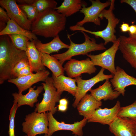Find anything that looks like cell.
Segmentation results:
<instances>
[{"instance_id":"cell-1","label":"cell","mask_w":136,"mask_h":136,"mask_svg":"<svg viewBox=\"0 0 136 136\" xmlns=\"http://www.w3.org/2000/svg\"><path fill=\"white\" fill-rule=\"evenodd\" d=\"M66 17L54 9L39 13L31 24V30L36 35L45 38H54L64 30Z\"/></svg>"},{"instance_id":"cell-2","label":"cell","mask_w":136,"mask_h":136,"mask_svg":"<svg viewBox=\"0 0 136 136\" xmlns=\"http://www.w3.org/2000/svg\"><path fill=\"white\" fill-rule=\"evenodd\" d=\"M26 52L18 50L8 35L0 37V84L12 78V70L21 59L27 57Z\"/></svg>"},{"instance_id":"cell-3","label":"cell","mask_w":136,"mask_h":136,"mask_svg":"<svg viewBox=\"0 0 136 136\" xmlns=\"http://www.w3.org/2000/svg\"><path fill=\"white\" fill-rule=\"evenodd\" d=\"M111 4L108 10L104 9L100 14L99 17L101 19L105 18L108 20V23L106 28L100 31H92L85 29L83 26L77 25L70 27V30L73 31L78 30L89 33L95 36L96 38L100 37L104 41L105 45L110 42L114 43L117 39L115 34V28L119 23L120 20L116 18L113 13L115 9V0H111Z\"/></svg>"},{"instance_id":"cell-4","label":"cell","mask_w":136,"mask_h":136,"mask_svg":"<svg viewBox=\"0 0 136 136\" xmlns=\"http://www.w3.org/2000/svg\"><path fill=\"white\" fill-rule=\"evenodd\" d=\"M80 31L84 36V42L80 44H76L71 40L70 35L67 34V38L70 42L68 50L62 53L51 55L58 59L62 65L65 61L70 60L73 56L80 55H86L92 51L104 50L106 49L104 43L97 44L94 38H90L85 32Z\"/></svg>"},{"instance_id":"cell-5","label":"cell","mask_w":136,"mask_h":136,"mask_svg":"<svg viewBox=\"0 0 136 136\" xmlns=\"http://www.w3.org/2000/svg\"><path fill=\"white\" fill-rule=\"evenodd\" d=\"M22 124V131L29 136L48 134L49 122L47 113L34 111L26 116Z\"/></svg>"},{"instance_id":"cell-6","label":"cell","mask_w":136,"mask_h":136,"mask_svg":"<svg viewBox=\"0 0 136 136\" xmlns=\"http://www.w3.org/2000/svg\"><path fill=\"white\" fill-rule=\"evenodd\" d=\"M44 82L42 83L45 91L43 97L41 102L36 104L35 111L41 113L49 111L53 115L57 111L55 105L59 102L61 95L53 85L52 77H48Z\"/></svg>"},{"instance_id":"cell-7","label":"cell","mask_w":136,"mask_h":136,"mask_svg":"<svg viewBox=\"0 0 136 136\" xmlns=\"http://www.w3.org/2000/svg\"><path fill=\"white\" fill-rule=\"evenodd\" d=\"M120 44L119 37L113 43L112 46L104 52L97 55L87 54L95 66H100L109 71L113 76L115 72V60L116 53Z\"/></svg>"},{"instance_id":"cell-8","label":"cell","mask_w":136,"mask_h":136,"mask_svg":"<svg viewBox=\"0 0 136 136\" xmlns=\"http://www.w3.org/2000/svg\"><path fill=\"white\" fill-rule=\"evenodd\" d=\"M105 69L101 68L99 73L95 76L88 80L82 79L80 76L75 78L77 84V88L75 96V100L72 105L75 108L77 107L81 99L91 89L95 84L105 80L112 78V75H106L104 72Z\"/></svg>"},{"instance_id":"cell-9","label":"cell","mask_w":136,"mask_h":136,"mask_svg":"<svg viewBox=\"0 0 136 136\" xmlns=\"http://www.w3.org/2000/svg\"><path fill=\"white\" fill-rule=\"evenodd\" d=\"M91 5L86 7V4L83 5L80 12L84 14V16L82 20L77 22L76 25L80 26L88 22H92L97 25H101V19L99 15L102 11L105 8L110 6V0L102 3L99 0H90Z\"/></svg>"},{"instance_id":"cell-10","label":"cell","mask_w":136,"mask_h":136,"mask_svg":"<svg viewBox=\"0 0 136 136\" xmlns=\"http://www.w3.org/2000/svg\"><path fill=\"white\" fill-rule=\"evenodd\" d=\"M0 5L5 9L10 18L24 29L31 30L32 22L20 9L15 0H0Z\"/></svg>"},{"instance_id":"cell-11","label":"cell","mask_w":136,"mask_h":136,"mask_svg":"<svg viewBox=\"0 0 136 136\" xmlns=\"http://www.w3.org/2000/svg\"><path fill=\"white\" fill-rule=\"evenodd\" d=\"M47 113L49 122L48 135L49 136H51L55 132L61 130L71 131L75 135L83 136V128L87 122V119L85 118L80 121L75 122L73 124H68L63 122L58 121L54 118L51 112L48 111Z\"/></svg>"},{"instance_id":"cell-12","label":"cell","mask_w":136,"mask_h":136,"mask_svg":"<svg viewBox=\"0 0 136 136\" xmlns=\"http://www.w3.org/2000/svg\"><path fill=\"white\" fill-rule=\"evenodd\" d=\"M64 68L67 75L71 78L80 76L84 73L90 75L97 70L89 58L81 60L72 58L65 64Z\"/></svg>"},{"instance_id":"cell-13","label":"cell","mask_w":136,"mask_h":136,"mask_svg":"<svg viewBox=\"0 0 136 136\" xmlns=\"http://www.w3.org/2000/svg\"><path fill=\"white\" fill-rule=\"evenodd\" d=\"M109 126L115 136H136V123L128 118L117 116Z\"/></svg>"},{"instance_id":"cell-14","label":"cell","mask_w":136,"mask_h":136,"mask_svg":"<svg viewBox=\"0 0 136 136\" xmlns=\"http://www.w3.org/2000/svg\"><path fill=\"white\" fill-rule=\"evenodd\" d=\"M49 74V72L46 70L24 77L12 78L8 81L16 86L18 90V93H22L33 84L40 81L45 82Z\"/></svg>"},{"instance_id":"cell-15","label":"cell","mask_w":136,"mask_h":136,"mask_svg":"<svg viewBox=\"0 0 136 136\" xmlns=\"http://www.w3.org/2000/svg\"><path fill=\"white\" fill-rule=\"evenodd\" d=\"M121 107L120 102L118 100L111 108L102 109L99 108L95 110L87 122H97L109 125L117 116Z\"/></svg>"},{"instance_id":"cell-16","label":"cell","mask_w":136,"mask_h":136,"mask_svg":"<svg viewBox=\"0 0 136 136\" xmlns=\"http://www.w3.org/2000/svg\"><path fill=\"white\" fill-rule=\"evenodd\" d=\"M110 81L114 90L124 96L125 88L131 85H136V78L128 74L122 68L118 66L116 67V71Z\"/></svg>"},{"instance_id":"cell-17","label":"cell","mask_w":136,"mask_h":136,"mask_svg":"<svg viewBox=\"0 0 136 136\" xmlns=\"http://www.w3.org/2000/svg\"><path fill=\"white\" fill-rule=\"evenodd\" d=\"M119 49L124 58L136 70V40L130 37L120 35Z\"/></svg>"},{"instance_id":"cell-18","label":"cell","mask_w":136,"mask_h":136,"mask_svg":"<svg viewBox=\"0 0 136 136\" xmlns=\"http://www.w3.org/2000/svg\"><path fill=\"white\" fill-rule=\"evenodd\" d=\"M102 105L101 101L96 100L90 94H86L81 99L77 107L80 115L89 119L95 110Z\"/></svg>"},{"instance_id":"cell-19","label":"cell","mask_w":136,"mask_h":136,"mask_svg":"<svg viewBox=\"0 0 136 136\" xmlns=\"http://www.w3.org/2000/svg\"><path fill=\"white\" fill-rule=\"evenodd\" d=\"M27 45L26 52L32 72L46 70L41 61L40 52L36 48L33 40L31 41L28 40Z\"/></svg>"},{"instance_id":"cell-20","label":"cell","mask_w":136,"mask_h":136,"mask_svg":"<svg viewBox=\"0 0 136 136\" xmlns=\"http://www.w3.org/2000/svg\"><path fill=\"white\" fill-rule=\"evenodd\" d=\"M90 94L96 100L100 101L102 99L105 101L113 100L117 98L120 94L113 90L111 83L109 79L106 80L101 85L94 89H91Z\"/></svg>"},{"instance_id":"cell-21","label":"cell","mask_w":136,"mask_h":136,"mask_svg":"<svg viewBox=\"0 0 136 136\" xmlns=\"http://www.w3.org/2000/svg\"><path fill=\"white\" fill-rule=\"evenodd\" d=\"M53 85L58 93L61 95L63 92H67L73 96L76 94L77 87L75 79L61 75L56 77L52 75Z\"/></svg>"},{"instance_id":"cell-22","label":"cell","mask_w":136,"mask_h":136,"mask_svg":"<svg viewBox=\"0 0 136 136\" xmlns=\"http://www.w3.org/2000/svg\"><path fill=\"white\" fill-rule=\"evenodd\" d=\"M35 87H30L28 93L25 95L16 93H13L14 101L16 102L18 107L25 105H28L31 107H33L34 104L38 100V97L39 94L44 89L42 85L38 86L36 89H34Z\"/></svg>"},{"instance_id":"cell-23","label":"cell","mask_w":136,"mask_h":136,"mask_svg":"<svg viewBox=\"0 0 136 136\" xmlns=\"http://www.w3.org/2000/svg\"><path fill=\"white\" fill-rule=\"evenodd\" d=\"M35 46L39 51L41 53L50 54L54 52H57L63 48H69L70 45L63 42L58 35L54 38L50 42L43 43L38 39L33 40Z\"/></svg>"},{"instance_id":"cell-24","label":"cell","mask_w":136,"mask_h":136,"mask_svg":"<svg viewBox=\"0 0 136 136\" xmlns=\"http://www.w3.org/2000/svg\"><path fill=\"white\" fill-rule=\"evenodd\" d=\"M86 4L81 0H64L60 6L54 9L67 17L80 11L83 5Z\"/></svg>"},{"instance_id":"cell-25","label":"cell","mask_w":136,"mask_h":136,"mask_svg":"<svg viewBox=\"0 0 136 136\" xmlns=\"http://www.w3.org/2000/svg\"><path fill=\"white\" fill-rule=\"evenodd\" d=\"M12 34L24 36L31 41L38 39L36 35L31 31L24 29L10 18L6 28L0 32V36Z\"/></svg>"},{"instance_id":"cell-26","label":"cell","mask_w":136,"mask_h":136,"mask_svg":"<svg viewBox=\"0 0 136 136\" xmlns=\"http://www.w3.org/2000/svg\"><path fill=\"white\" fill-rule=\"evenodd\" d=\"M40 53L43 64L51 71L52 75L56 77L64 75V68L58 59L49 54Z\"/></svg>"},{"instance_id":"cell-27","label":"cell","mask_w":136,"mask_h":136,"mask_svg":"<svg viewBox=\"0 0 136 136\" xmlns=\"http://www.w3.org/2000/svg\"><path fill=\"white\" fill-rule=\"evenodd\" d=\"M117 116L128 118L136 123V100L131 105L121 107Z\"/></svg>"},{"instance_id":"cell-28","label":"cell","mask_w":136,"mask_h":136,"mask_svg":"<svg viewBox=\"0 0 136 136\" xmlns=\"http://www.w3.org/2000/svg\"><path fill=\"white\" fill-rule=\"evenodd\" d=\"M8 36L16 48L19 50L26 51L27 41L29 40L28 38L24 35L16 34H10Z\"/></svg>"},{"instance_id":"cell-29","label":"cell","mask_w":136,"mask_h":136,"mask_svg":"<svg viewBox=\"0 0 136 136\" xmlns=\"http://www.w3.org/2000/svg\"><path fill=\"white\" fill-rule=\"evenodd\" d=\"M57 4V2L54 0H35L32 5L39 13L48 9H54Z\"/></svg>"},{"instance_id":"cell-30","label":"cell","mask_w":136,"mask_h":136,"mask_svg":"<svg viewBox=\"0 0 136 136\" xmlns=\"http://www.w3.org/2000/svg\"><path fill=\"white\" fill-rule=\"evenodd\" d=\"M19 6L25 13L28 19L32 22L36 18L39 13L33 5H19Z\"/></svg>"},{"instance_id":"cell-31","label":"cell","mask_w":136,"mask_h":136,"mask_svg":"<svg viewBox=\"0 0 136 136\" xmlns=\"http://www.w3.org/2000/svg\"><path fill=\"white\" fill-rule=\"evenodd\" d=\"M14 103L10 110L9 116V124L8 133L9 136H15L14 133V119L17 110L18 108L16 102Z\"/></svg>"},{"instance_id":"cell-32","label":"cell","mask_w":136,"mask_h":136,"mask_svg":"<svg viewBox=\"0 0 136 136\" xmlns=\"http://www.w3.org/2000/svg\"><path fill=\"white\" fill-rule=\"evenodd\" d=\"M28 66H29V63L27 57L21 60L15 65L12 70L11 75L12 78L17 72Z\"/></svg>"},{"instance_id":"cell-33","label":"cell","mask_w":136,"mask_h":136,"mask_svg":"<svg viewBox=\"0 0 136 136\" xmlns=\"http://www.w3.org/2000/svg\"><path fill=\"white\" fill-rule=\"evenodd\" d=\"M33 73L31 71L29 66H28L17 72L13 77L15 78L20 77H24Z\"/></svg>"},{"instance_id":"cell-34","label":"cell","mask_w":136,"mask_h":136,"mask_svg":"<svg viewBox=\"0 0 136 136\" xmlns=\"http://www.w3.org/2000/svg\"><path fill=\"white\" fill-rule=\"evenodd\" d=\"M10 18L7 12L2 7H0V21L7 23Z\"/></svg>"},{"instance_id":"cell-35","label":"cell","mask_w":136,"mask_h":136,"mask_svg":"<svg viewBox=\"0 0 136 136\" xmlns=\"http://www.w3.org/2000/svg\"><path fill=\"white\" fill-rule=\"evenodd\" d=\"M121 3H125L130 5L134 10L136 14V0H121Z\"/></svg>"},{"instance_id":"cell-36","label":"cell","mask_w":136,"mask_h":136,"mask_svg":"<svg viewBox=\"0 0 136 136\" xmlns=\"http://www.w3.org/2000/svg\"><path fill=\"white\" fill-rule=\"evenodd\" d=\"M129 26L128 24L123 22L120 25V28L121 32H126L128 31Z\"/></svg>"},{"instance_id":"cell-37","label":"cell","mask_w":136,"mask_h":136,"mask_svg":"<svg viewBox=\"0 0 136 136\" xmlns=\"http://www.w3.org/2000/svg\"><path fill=\"white\" fill-rule=\"evenodd\" d=\"M35 0H16V2L20 4V5H32Z\"/></svg>"},{"instance_id":"cell-38","label":"cell","mask_w":136,"mask_h":136,"mask_svg":"<svg viewBox=\"0 0 136 136\" xmlns=\"http://www.w3.org/2000/svg\"><path fill=\"white\" fill-rule=\"evenodd\" d=\"M129 36H132L136 33V25L132 24L129 26Z\"/></svg>"},{"instance_id":"cell-39","label":"cell","mask_w":136,"mask_h":136,"mask_svg":"<svg viewBox=\"0 0 136 136\" xmlns=\"http://www.w3.org/2000/svg\"><path fill=\"white\" fill-rule=\"evenodd\" d=\"M67 108V106L59 104L58 106V110L59 111L64 112L66 111Z\"/></svg>"},{"instance_id":"cell-40","label":"cell","mask_w":136,"mask_h":136,"mask_svg":"<svg viewBox=\"0 0 136 136\" xmlns=\"http://www.w3.org/2000/svg\"><path fill=\"white\" fill-rule=\"evenodd\" d=\"M59 104L67 106L68 101L65 98L60 99L59 101Z\"/></svg>"},{"instance_id":"cell-41","label":"cell","mask_w":136,"mask_h":136,"mask_svg":"<svg viewBox=\"0 0 136 136\" xmlns=\"http://www.w3.org/2000/svg\"><path fill=\"white\" fill-rule=\"evenodd\" d=\"M6 23L0 21V32L6 28Z\"/></svg>"},{"instance_id":"cell-42","label":"cell","mask_w":136,"mask_h":136,"mask_svg":"<svg viewBox=\"0 0 136 136\" xmlns=\"http://www.w3.org/2000/svg\"><path fill=\"white\" fill-rule=\"evenodd\" d=\"M129 37H130L134 39L135 40H136V33L135 35L132 36H129Z\"/></svg>"},{"instance_id":"cell-43","label":"cell","mask_w":136,"mask_h":136,"mask_svg":"<svg viewBox=\"0 0 136 136\" xmlns=\"http://www.w3.org/2000/svg\"><path fill=\"white\" fill-rule=\"evenodd\" d=\"M28 136V135H26L25 136ZM45 136H49L48 134H45Z\"/></svg>"},{"instance_id":"cell-44","label":"cell","mask_w":136,"mask_h":136,"mask_svg":"<svg viewBox=\"0 0 136 136\" xmlns=\"http://www.w3.org/2000/svg\"><path fill=\"white\" fill-rule=\"evenodd\" d=\"M75 136H77V135H75Z\"/></svg>"}]
</instances>
